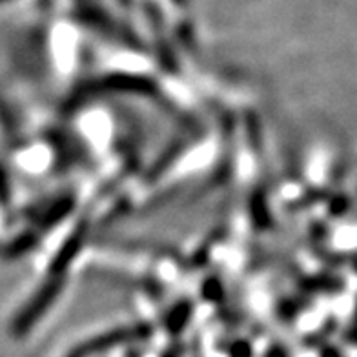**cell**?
I'll use <instances>...</instances> for the list:
<instances>
[{
	"label": "cell",
	"instance_id": "1",
	"mask_svg": "<svg viewBox=\"0 0 357 357\" xmlns=\"http://www.w3.org/2000/svg\"><path fill=\"white\" fill-rule=\"evenodd\" d=\"M61 284L62 282L55 279V281H50L46 287L40 288L35 294L33 299L24 306L20 314L15 317L13 328H11L15 335H24L28 330H31V326L40 319V315L47 310V306L53 303V299H55L59 290H61Z\"/></svg>",
	"mask_w": 357,
	"mask_h": 357
},
{
	"label": "cell",
	"instance_id": "2",
	"mask_svg": "<svg viewBox=\"0 0 357 357\" xmlns=\"http://www.w3.org/2000/svg\"><path fill=\"white\" fill-rule=\"evenodd\" d=\"M80 241H82V228H79V230L75 231V235H71L70 239L62 245V248L59 250V254H56V257L53 259V263H52L53 273H59L61 270H64L71 259L75 257L77 250H79L80 246Z\"/></svg>",
	"mask_w": 357,
	"mask_h": 357
},
{
	"label": "cell",
	"instance_id": "3",
	"mask_svg": "<svg viewBox=\"0 0 357 357\" xmlns=\"http://www.w3.org/2000/svg\"><path fill=\"white\" fill-rule=\"evenodd\" d=\"M230 357H252V348L246 343H235L230 350Z\"/></svg>",
	"mask_w": 357,
	"mask_h": 357
},
{
	"label": "cell",
	"instance_id": "4",
	"mask_svg": "<svg viewBox=\"0 0 357 357\" xmlns=\"http://www.w3.org/2000/svg\"><path fill=\"white\" fill-rule=\"evenodd\" d=\"M266 357H288L287 352L282 350V348H272L270 352H268Z\"/></svg>",
	"mask_w": 357,
	"mask_h": 357
},
{
	"label": "cell",
	"instance_id": "5",
	"mask_svg": "<svg viewBox=\"0 0 357 357\" xmlns=\"http://www.w3.org/2000/svg\"><path fill=\"white\" fill-rule=\"evenodd\" d=\"M68 357H86L84 347H80V348H77V350H73V352H71Z\"/></svg>",
	"mask_w": 357,
	"mask_h": 357
},
{
	"label": "cell",
	"instance_id": "6",
	"mask_svg": "<svg viewBox=\"0 0 357 357\" xmlns=\"http://www.w3.org/2000/svg\"><path fill=\"white\" fill-rule=\"evenodd\" d=\"M165 357H181V348H175V350H169L168 354H165Z\"/></svg>",
	"mask_w": 357,
	"mask_h": 357
},
{
	"label": "cell",
	"instance_id": "7",
	"mask_svg": "<svg viewBox=\"0 0 357 357\" xmlns=\"http://www.w3.org/2000/svg\"><path fill=\"white\" fill-rule=\"evenodd\" d=\"M323 357H337V352L335 350H326Z\"/></svg>",
	"mask_w": 357,
	"mask_h": 357
}]
</instances>
